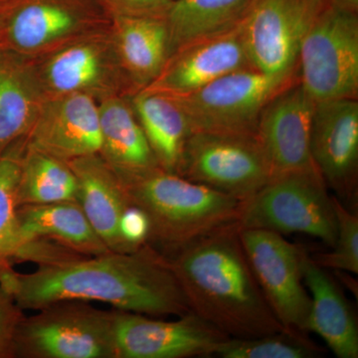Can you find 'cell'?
<instances>
[{"mask_svg":"<svg viewBox=\"0 0 358 358\" xmlns=\"http://www.w3.org/2000/svg\"><path fill=\"white\" fill-rule=\"evenodd\" d=\"M0 284L23 310L56 301H96L150 317L192 313L166 257L148 243L131 253L39 264L26 274L0 260Z\"/></svg>","mask_w":358,"mask_h":358,"instance_id":"1","label":"cell"},{"mask_svg":"<svg viewBox=\"0 0 358 358\" xmlns=\"http://www.w3.org/2000/svg\"><path fill=\"white\" fill-rule=\"evenodd\" d=\"M190 310L230 338L286 331L257 281L237 221L164 255Z\"/></svg>","mask_w":358,"mask_h":358,"instance_id":"2","label":"cell"},{"mask_svg":"<svg viewBox=\"0 0 358 358\" xmlns=\"http://www.w3.org/2000/svg\"><path fill=\"white\" fill-rule=\"evenodd\" d=\"M117 178L148 219V243L164 255L237 220L239 200L162 167Z\"/></svg>","mask_w":358,"mask_h":358,"instance_id":"3","label":"cell"},{"mask_svg":"<svg viewBox=\"0 0 358 358\" xmlns=\"http://www.w3.org/2000/svg\"><path fill=\"white\" fill-rule=\"evenodd\" d=\"M236 221L242 229L310 235L331 248L338 233L334 196L315 167L274 176L240 203Z\"/></svg>","mask_w":358,"mask_h":358,"instance_id":"4","label":"cell"},{"mask_svg":"<svg viewBox=\"0 0 358 358\" xmlns=\"http://www.w3.org/2000/svg\"><path fill=\"white\" fill-rule=\"evenodd\" d=\"M23 317L14 338V357L117 358L115 310L88 301H62Z\"/></svg>","mask_w":358,"mask_h":358,"instance_id":"5","label":"cell"},{"mask_svg":"<svg viewBox=\"0 0 358 358\" xmlns=\"http://www.w3.org/2000/svg\"><path fill=\"white\" fill-rule=\"evenodd\" d=\"M298 78L315 102L357 99V13L324 7L301 42Z\"/></svg>","mask_w":358,"mask_h":358,"instance_id":"6","label":"cell"},{"mask_svg":"<svg viewBox=\"0 0 358 358\" xmlns=\"http://www.w3.org/2000/svg\"><path fill=\"white\" fill-rule=\"evenodd\" d=\"M178 174L240 202L274 176L257 136L210 133L189 136Z\"/></svg>","mask_w":358,"mask_h":358,"instance_id":"7","label":"cell"},{"mask_svg":"<svg viewBox=\"0 0 358 358\" xmlns=\"http://www.w3.org/2000/svg\"><path fill=\"white\" fill-rule=\"evenodd\" d=\"M0 10L9 51L32 60L110 24L96 0H6Z\"/></svg>","mask_w":358,"mask_h":358,"instance_id":"8","label":"cell"},{"mask_svg":"<svg viewBox=\"0 0 358 358\" xmlns=\"http://www.w3.org/2000/svg\"><path fill=\"white\" fill-rule=\"evenodd\" d=\"M291 81H282L257 68H246L219 78L189 95L174 98L187 115L192 133L257 136L266 103Z\"/></svg>","mask_w":358,"mask_h":358,"instance_id":"9","label":"cell"},{"mask_svg":"<svg viewBox=\"0 0 358 358\" xmlns=\"http://www.w3.org/2000/svg\"><path fill=\"white\" fill-rule=\"evenodd\" d=\"M38 59L34 64L46 98L79 93L99 102L108 96H122L120 93L124 90L131 95L110 26L72 40Z\"/></svg>","mask_w":358,"mask_h":358,"instance_id":"10","label":"cell"},{"mask_svg":"<svg viewBox=\"0 0 358 358\" xmlns=\"http://www.w3.org/2000/svg\"><path fill=\"white\" fill-rule=\"evenodd\" d=\"M327 0H252L242 22L252 63L288 82L298 76L299 52Z\"/></svg>","mask_w":358,"mask_h":358,"instance_id":"11","label":"cell"},{"mask_svg":"<svg viewBox=\"0 0 358 358\" xmlns=\"http://www.w3.org/2000/svg\"><path fill=\"white\" fill-rule=\"evenodd\" d=\"M240 238L275 317L286 329L307 334L310 296L301 270L305 250L272 231L240 228Z\"/></svg>","mask_w":358,"mask_h":358,"instance_id":"12","label":"cell"},{"mask_svg":"<svg viewBox=\"0 0 358 358\" xmlns=\"http://www.w3.org/2000/svg\"><path fill=\"white\" fill-rule=\"evenodd\" d=\"M115 310L117 358L210 357L230 338L192 312L166 322Z\"/></svg>","mask_w":358,"mask_h":358,"instance_id":"13","label":"cell"},{"mask_svg":"<svg viewBox=\"0 0 358 358\" xmlns=\"http://www.w3.org/2000/svg\"><path fill=\"white\" fill-rule=\"evenodd\" d=\"M310 150L313 164L327 188L355 210L358 187L357 99L315 102Z\"/></svg>","mask_w":358,"mask_h":358,"instance_id":"14","label":"cell"},{"mask_svg":"<svg viewBox=\"0 0 358 358\" xmlns=\"http://www.w3.org/2000/svg\"><path fill=\"white\" fill-rule=\"evenodd\" d=\"M315 106V101L298 77L266 103L257 127V138L273 176L315 167L310 150Z\"/></svg>","mask_w":358,"mask_h":358,"instance_id":"15","label":"cell"},{"mask_svg":"<svg viewBox=\"0 0 358 358\" xmlns=\"http://www.w3.org/2000/svg\"><path fill=\"white\" fill-rule=\"evenodd\" d=\"M246 68L256 67L247 50L241 23L229 31L192 42L174 51L157 79L143 90L183 96L229 73Z\"/></svg>","mask_w":358,"mask_h":358,"instance_id":"16","label":"cell"},{"mask_svg":"<svg viewBox=\"0 0 358 358\" xmlns=\"http://www.w3.org/2000/svg\"><path fill=\"white\" fill-rule=\"evenodd\" d=\"M26 145L64 162L99 154V102L85 94L45 98Z\"/></svg>","mask_w":358,"mask_h":358,"instance_id":"17","label":"cell"},{"mask_svg":"<svg viewBox=\"0 0 358 358\" xmlns=\"http://www.w3.org/2000/svg\"><path fill=\"white\" fill-rule=\"evenodd\" d=\"M67 162L76 176L78 203L108 249L115 253L136 251L124 233L131 205L114 171L99 154Z\"/></svg>","mask_w":358,"mask_h":358,"instance_id":"18","label":"cell"},{"mask_svg":"<svg viewBox=\"0 0 358 358\" xmlns=\"http://www.w3.org/2000/svg\"><path fill=\"white\" fill-rule=\"evenodd\" d=\"M301 270L310 296L307 331L324 339L336 357L357 358V319L338 282L306 252Z\"/></svg>","mask_w":358,"mask_h":358,"instance_id":"19","label":"cell"},{"mask_svg":"<svg viewBox=\"0 0 358 358\" xmlns=\"http://www.w3.org/2000/svg\"><path fill=\"white\" fill-rule=\"evenodd\" d=\"M17 219L20 246L15 257L36 240H46L82 257L110 252L77 201L22 205L18 207Z\"/></svg>","mask_w":358,"mask_h":358,"instance_id":"20","label":"cell"},{"mask_svg":"<svg viewBox=\"0 0 358 358\" xmlns=\"http://www.w3.org/2000/svg\"><path fill=\"white\" fill-rule=\"evenodd\" d=\"M110 35L131 95L152 83L169 57V32L164 18H110Z\"/></svg>","mask_w":358,"mask_h":358,"instance_id":"21","label":"cell"},{"mask_svg":"<svg viewBox=\"0 0 358 358\" xmlns=\"http://www.w3.org/2000/svg\"><path fill=\"white\" fill-rule=\"evenodd\" d=\"M45 98L34 60L0 53V157L27 136Z\"/></svg>","mask_w":358,"mask_h":358,"instance_id":"22","label":"cell"},{"mask_svg":"<svg viewBox=\"0 0 358 358\" xmlns=\"http://www.w3.org/2000/svg\"><path fill=\"white\" fill-rule=\"evenodd\" d=\"M99 155L117 178L159 166L129 101L124 96L99 101Z\"/></svg>","mask_w":358,"mask_h":358,"instance_id":"23","label":"cell"},{"mask_svg":"<svg viewBox=\"0 0 358 358\" xmlns=\"http://www.w3.org/2000/svg\"><path fill=\"white\" fill-rule=\"evenodd\" d=\"M129 98L157 164L178 174L186 143L193 134L185 110L174 96L157 92L141 90Z\"/></svg>","mask_w":358,"mask_h":358,"instance_id":"24","label":"cell"},{"mask_svg":"<svg viewBox=\"0 0 358 358\" xmlns=\"http://www.w3.org/2000/svg\"><path fill=\"white\" fill-rule=\"evenodd\" d=\"M252 0H173L166 18L169 55L185 45L238 27Z\"/></svg>","mask_w":358,"mask_h":358,"instance_id":"25","label":"cell"},{"mask_svg":"<svg viewBox=\"0 0 358 358\" xmlns=\"http://www.w3.org/2000/svg\"><path fill=\"white\" fill-rule=\"evenodd\" d=\"M77 201L78 181L64 160L26 145L21 159L18 207Z\"/></svg>","mask_w":358,"mask_h":358,"instance_id":"26","label":"cell"},{"mask_svg":"<svg viewBox=\"0 0 358 358\" xmlns=\"http://www.w3.org/2000/svg\"><path fill=\"white\" fill-rule=\"evenodd\" d=\"M324 350L301 331H286L255 338H229L219 346L216 357L223 358H315Z\"/></svg>","mask_w":358,"mask_h":358,"instance_id":"27","label":"cell"},{"mask_svg":"<svg viewBox=\"0 0 358 358\" xmlns=\"http://www.w3.org/2000/svg\"><path fill=\"white\" fill-rule=\"evenodd\" d=\"M25 140L0 157V260H13L20 250L17 192Z\"/></svg>","mask_w":358,"mask_h":358,"instance_id":"28","label":"cell"},{"mask_svg":"<svg viewBox=\"0 0 358 358\" xmlns=\"http://www.w3.org/2000/svg\"><path fill=\"white\" fill-rule=\"evenodd\" d=\"M338 233L333 251L320 253L313 260L324 268L358 274V215L334 196Z\"/></svg>","mask_w":358,"mask_h":358,"instance_id":"29","label":"cell"},{"mask_svg":"<svg viewBox=\"0 0 358 358\" xmlns=\"http://www.w3.org/2000/svg\"><path fill=\"white\" fill-rule=\"evenodd\" d=\"M110 18L117 16L166 18L173 0H96Z\"/></svg>","mask_w":358,"mask_h":358,"instance_id":"30","label":"cell"},{"mask_svg":"<svg viewBox=\"0 0 358 358\" xmlns=\"http://www.w3.org/2000/svg\"><path fill=\"white\" fill-rule=\"evenodd\" d=\"M23 317V310L0 284V358L14 357V338Z\"/></svg>","mask_w":358,"mask_h":358,"instance_id":"31","label":"cell"},{"mask_svg":"<svg viewBox=\"0 0 358 358\" xmlns=\"http://www.w3.org/2000/svg\"><path fill=\"white\" fill-rule=\"evenodd\" d=\"M327 1L333 6L357 13L358 0H327Z\"/></svg>","mask_w":358,"mask_h":358,"instance_id":"32","label":"cell"}]
</instances>
